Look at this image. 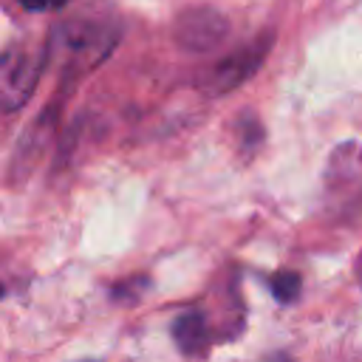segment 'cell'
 Wrapping results in <instances>:
<instances>
[{"label": "cell", "instance_id": "ba28073f", "mask_svg": "<svg viewBox=\"0 0 362 362\" xmlns=\"http://www.w3.org/2000/svg\"><path fill=\"white\" fill-rule=\"evenodd\" d=\"M0 294H3V286H0Z\"/></svg>", "mask_w": 362, "mask_h": 362}, {"label": "cell", "instance_id": "8992f818", "mask_svg": "<svg viewBox=\"0 0 362 362\" xmlns=\"http://www.w3.org/2000/svg\"><path fill=\"white\" fill-rule=\"evenodd\" d=\"M300 288L303 283H300V274L294 272H277L272 277V294L277 297V303H294L300 297Z\"/></svg>", "mask_w": 362, "mask_h": 362}, {"label": "cell", "instance_id": "6da1fadb", "mask_svg": "<svg viewBox=\"0 0 362 362\" xmlns=\"http://www.w3.org/2000/svg\"><path fill=\"white\" fill-rule=\"evenodd\" d=\"M48 62V42L40 40H17L6 51H0V110H20Z\"/></svg>", "mask_w": 362, "mask_h": 362}, {"label": "cell", "instance_id": "3957f363", "mask_svg": "<svg viewBox=\"0 0 362 362\" xmlns=\"http://www.w3.org/2000/svg\"><path fill=\"white\" fill-rule=\"evenodd\" d=\"M272 48V34H263V37H255L252 42H246L243 48L232 51L229 57H223L204 79H201V88L206 93H229L232 88L243 85L246 79H252L257 74V68L263 65L266 54Z\"/></svg>", "mask_w": 362, "mask_h": 362}, {"label": "cell", "instance_id": "7a4b0ae2", "mask_svg": "<svg viewBox=\"0 0 362 362\" xmlns=\"http://www.w3.org/2000/svg\"><path fill=\"white\" fill-rule=\"evenodd\" d=\"M59 45L68 54V68H90L99 59L107 57V51L116 45L119 31L107 23H88V20H68L59 34Z\"/></svg>", "mask_w": 362, "mask_h": 362}, {"label": "cell", "instance_id": "5b68a950", "mask_svg": "<svg viewBox=\"0 0 362 362\" xmlns=\"http://www.w3.org/2000/svg\"><path fill=\"white\" fill-rule=\"evenodd\" d=\"M173 337H175V345H178L184 354H204L206 345H209L206 320H204L198 311H187V314H181V317L173 322Z\"/></svg>", "mask_w": 362, "mask_h": 362}, {"label": "cell", "instance_id": "52a82bcc", "mask_svg": "<svg viewBox=\"0 0 362 362\" xmlns=\"http://www.w3.org/2000/svg\"><path fill=\"white\" fill-rule=\"evenodd\" d=\"M25 11H34V14H45V11H57L62 8L68 0H17Z\"/></svg>", "mask_w": 362, "mask_h": 362}, {"label": "cell", "instance_id": "277c9868", "mask_svg": "<svg viewBox=\"0 0 362 362\" xmlns=\"http://www.w3.org/2000/svg\"><path fill=\"white\" fill-rule=\"evenodd\" d=\"M229 31V23L223 14H218L215 8H192L187 11L178 25H175V37L181 45L195 48V51H209L215 48Z\"/></svg>", "mask_w": 362, "mask_h": 362}]
</instances>
